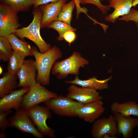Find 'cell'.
<instances>
[{
  "mask_svg": "<svg viewBox=\"0 0 138 138\" xmlns=\"http://www.w3.org/2000/svg\"><path fill=\"white\" fill-rule=\"evenodd\" d=\"M8 120L10 127L15 128L22 132L31 134L37 138L44 137L29 117L25 110L20 108L16 110Z\"/></svg>",
  "mask_w": 138,
  "mask_h": 138,
  "instance_id": "cell-7",
  "label": "cell"
},
{
  "mask_svg": "<svg viewBox=\"0 0 138 138\" xmlns=\"http://www.w3.org/2000/svg\"><path fill=\"white\" fill-rule=\"evenodd\" d=\"M111 78L110 77L105 79L99 80L95 77H93L87 79L82 80L76 76L73 80H66L65 82L84 87L101 90L108 88V82Z\"/></svg>",
  "mask_w": 138,
  "mask_h": 138,
  "instance_id": "cell-17",
  "label": "cell"
},
{
  "mask_svg": "<svg viewBox=\"0 0 138 138\" xmlns=\"http://www.w3.org/2000/svg\"><path fill=\"white\" fill-rule=\"evenodd\" d=\"M57 96L36 82L29 87V91L23 96L20 108L27 110Z\"/></svg>",
  "mask_w": 138,
  "mask_h": 138,
  "instance_id": "cell-6",
  "label": "cell"
},
{
  "mask_svg": "<svg viewBox=\"0 0 138 138\" xmlns=\"http://www.w3.org/2000/svg\"><path fill=\"white\" fill-rule=\"evenodd\" d=\"M32 21L27 27L18 28L14 33L18 38L23 40L27 38L32 41L38 47L39 51L44 53L51 47L42 37L40 33L42 13L39 7L34 8L32 12Z\"/></svg>",
  "mask_w": 138,
  "mask_h": 138,
  "instance_id": "cell-2",
  "label": "cell"
},
{
  "mask_svg": "<svg viewBox=\"0 0 138 138\" xmlns=\"http://www.w3.org/2000/svg\"><path fill=\"white\" fill-rule=\"evenodd\" d=\"M29 89V87H24L14 90L1 98L0 111H5L12 109L16 110L20 108L23 97L28 92Z\"/></svg>",
  "mask_w": 138,
  "mask_h": 138,
  "instance_id": "cell-14",
  "label": "cell"
},
{
  "mask_svg": "<svg viewBox=\"0 0 138 138\" xmlns=\"http://www.w3.org/2000/svg\"><path fill=\"white\" fill-rule=\"evenodd\" d=\"M12 47L6 37L0 36V60L8 61L13 52Z\"/></svg>",
  "mask_w": 138,
  "mask_h": 138,
  "instance_id": "cell-25",
  "label": "cell"
},
{
  "mask_svg": "<svg viewBox=\"0 0 138 138\" xmlns=\"http://www.w3.org/2000/svg\"><path fill=\"white\" fill-rule=\"evenodd\" d=\"M75 6V4L73 0L68 3H66L63 7L57 20L70 25L73 11Z\"/></svg>",
  "mask_w": 138,
  "mask_h": 138,
  "instance_id": "cell-23",
  "label": "cell"
},
{
  "mask_svg": "<svg viewBox=\"0 0 138 138\" xmlns=\"http://www.w3.org/2000/svg\"><path fill=\"white\" fill-rule=\"evenodd\" d=\"M4 132H2L0 133V138H5L6 137V135L4 133Z\"/></svg>",
  "mask_w": 138,
  "mask_h": 138,
  "instance_id": "cell-33",
  "label": "cell"
},
{
  "mask_svg": "<svg viewBox=\"0 0 138 138\" xmlns=\"http://www.w3.org/2000/svg\"><path fill=\"white\" fill-rule=\"evenodd\" d=\"M104 0H100V1H104ZM108 0V1H109V0Z\"/></svg>",
  "mask_w": 138,
  "mask_h": 138,
  "instance_id": "cell-35",
  "label": "cell"
},
{
  "mask_svg": "<svg viewBox=\"0 0 138 138\" xmlns=\"http://www.w3.org/2000/svg\"><path fill=\"white\" fill-rule=\"evenodd\" d=\"M75 2L76 10V18H78L79 15L81 13H83L87 15L88 10L85 7H82L80 5L79 0H73Z\"/></svg>",
  "mask_w": 138,
  "mask_h": 138,
  "instance_id": "cell-30",
  "label": "cell"
},
{
  "mask_svg": "<svg viewBox=\"0 0 138 138\" xmlns=\"http://www.w3.org/2000/svg\"><path fill=\"white\" fill-rule=\"evenodd\" d=\"M25 57L13 51L8 61V72L17 75L22 65Z\"/></svg>",
  "mask_w": 138,
  "mask_h": 138,
  "instance_id": "cell-22",
  "label": "cell"
},
{
  "mask_svg": "<svg viewBox=\"0 0 138 138\" xmlns=\"http://www.w3.org/2000/svg\"><path fill=\"white\" fill-rule=\"evenodd\" d=\"M17 76L19 80L17 87L29 88L35 84L37 70L35 61L25 60Z\"/></svg>",
  "mask_w": 138,
  "mask_h": 138,
  "instance_id": "cell-12",
  "label": "cell"
},
{
  "mask_svg": "<svg viewBox=\"0 0 138 138\" xmlns=\"http://www.w3.org/2000/svg\"><path fill=\"white\" fill-rule=\"evenodd\" d=\"M1 3L18 13L28 11L33 6L35 0H0Z\"/></svg>",
  "mask_w": 138,
  "mask_h": 138,
  "instance_id": "cell-21",
  "label": "cell"
},
{
  "mask_svg": "<svg viewBox=\"0 0 138 138\" xmlns=\"http://www.w3.org/2000/svg\"><path fill=\"white\" fill-rule=\"evenodd\" d=\"M32 51L37 70L36 82L42 85L48 86L50 83V72L52 67L56 61L62 57V53L56 46L44 53L39 51L33 47H32Z\"/></svg>",
  "mask_w": 138,
  "mask_h": 138,
  "instance_id": "cell-1",
  "label": "cell"
},
{
  "mask_svg": "<svg viewBox=\"0 0 138 138\" xmlns=\"http://www.w3.org/2000/svg\"><path fill=\"white\" fill-rule=\"evenodd\" d=\"M68 91L67 97L83 104L102 100L103 99L97 90L79 87L75 85L72 84L69 86Z\"/></svg>",
  "mask_w": 138,
  "mask_h": 138,
  "instance_id": "cell-10",
  "label": "cell"
},
{
  "mask_svg": "<svg viewBox=\"0 0 138 138\" xmlns=\"http://www.w3.org/2000/svg\"><path fill=\"white\" fill-rule=\"evenodd\" d=\"M113 114L119 113L125 117L134 116L138 117V104L133 101L123 103L114 102L110 106Z\"/></svg>",
  "mask_w": 138,
  "mask_h": 138,
  "instance_id": "cell-18",
  "label": "cell"
},
{
  "mask_svg": "<svg viewBox=\"0 0 138 138\" xmlns=\"http://www.w3.org/2000/svg\"><path fill=\"white\" fill-rule=\"evenodd\" d=\"M17 75L7 72L0 79V97L1 98L11 93L16 87L18 82Z\"/></svg>",
  "mask_w": 138,
  "mask_h": 138,
  "instance_id": "cell-20",
  "label": "cell"
},
{
  "mask_svg": "<svg viewBox=\"0 0 138 138\" xmlns=\"http://www.w3.org/2000/svg\"><path fill=\"white\" fill-rule=\"evenodd\" d=\"M105 109L102 100L82 104L77 111V116L89 123H93L104 113Z\"/></svg>",
  "mask_w": 138,
  "mask_h": 138,
  "instance_id": "cell-11",
  "label": "cell"
},
{
  "mask_svg": "<svg viewBox=\"0 0 138 138\" xmlns=\"http://www.w3.org/2000/svg\"><path fill=\"white\" fill-rule=\"evenodd\" d=\"M118 19L125 22L133 21L136 23H138V11L131 8L128 14L119 17Z\"/></svg>",
  "mask_w": 138,
  "mask_h": 138,
  "instance_id": "cell-28",
  "label": "cell"
},
{
  "mask_svg": "<svg viewBox=\"0 0 138 138\" xmlns=\"http://www.w3.org/2000/svg\"><path fill=\"white\" fill-rule=\"evenodd\" d=\"M13 51L26 57L33 56L32 47L27 42L20 39L14 33L6 37Z\"/></svg>",
  "mask_w": 138,
  "mask_h": 138,
  "instance_id": "cell-19",
  "label": "cell"
},
{
  "mask_svg": "<svg viewBox=\"0 0 138 138\" xmlns=\"http://www.w3.org/2000/svg\"><path fill=\"white\" fill-rule=\"evenodd\" d=\"M91 133L94 138L106 136L114 137L118 133L117 124L113 115L98 119L93 123Z\"/></svg>",
  "mask_w": 138,
  "mask_h": 138,
  "instance_id": "cell-9",
  "label": "cell"
},
{
  "mask_svg": "<svg viewBox=\"0 0 138 138\" xmlns=\"http://www.w3.org/2000/svg\"><path fill=\"white\" fill-rule=\"evenodd\" d=\"M12 112L11 110L5 111H0V129L1 131L4 132L8 127H10L9 122L7 117Z\"/></svg>",
  "mask_w": 138,
  "mask_h": 138,
  "instance_id": "cell-27",
  "label": "cell"
},
{
  "mask_svg": "<svg viewBox=\"0 0 138 138\" xmlns=\"http://www.w3.org/2000/svg\"><path fill=\"white\" fill-rule=\"evenodd\" d=\"M137 4H138V0H134L132 3V6L135 7Z\"/></svg>",
  "mask_w": 138,
  "mask_h": 138,
  "instance_id": "cell-32",
  "label": "cell"
},
{
  "mask_svg": "<svg viewBox=\"0 0 138 138\" xmlns=\"http://www.w3.org/2000/svg\"><path fill=\"white\" fill-rule=\"evenodd\" d=\"M67 0H59L54 2L40 6L39 8L42 15L41 28L47 27L53 22L57 20L59 15Z\"/></svg>",
  "mask_w": 138,
  "mask_h": 138,
  "instance_id": "cell-13",
  "label": "cell"
},
{
  "mask_svg": "<svg viewBox=\"0 0 138 138\" xmlns=\"http://www.w3.org/2000/svg\"><path fill=\"white\" fill-rule=\"evenodd\" d=\"M47 27L52 29L58 32L59 36L57 39L59 41L64 40L63 35L67 31L73 30L75 31L76 30L75 28L72 27L70 25L57 20L53 22Z\"/></svg>",
  "mask_w": 138,
  "mask_h": 138,
  "instance_id": "cell-24",
  "label": "cell"
},
{
  "mask_svg": "<svg viewBox=\"0 0 138 138\" xmlns=\"http://www.w3.org/2000/svg\"><path fill=\"white\" fill-rule=\"evenodd\" d=\"M17 13L8 6L0 4V36L6 37L18 29L20 25Z\"/></svg>",
  "mask_w": 138,
  "mask_h": 138,
  "instance_id": "cell-8",
  "label": "cell"
},
{
  "mask_svg": "<svg viewBox=\"0 0 138 138\" xmlns=\"http://www.w3.org/2000/svg\"><path fill=\"white\" fill-rule=\"evenodd\" d=\"M134 0H109V5L114 10L105 18L106 21L114 23L120 17L127 14L131 10Z\"/></svg>",
  "mask_w": 138,
  "mask_h": 138,
  "instance_id": "cell-15",
  "label": "cell"
},
{
  "mask_svg": "<svg viewBox=\"0 0 138 138\" xmlns=\"http://www.w3.org/2000/svg\"><path fill=\"white\" fill-rule=\"evenodd\" d=\"M27 115L43 136L55 138L54 130L48 126L47 120L52 117L50 110L46 106L38 105L26 110Z\"/></svg>",
  "mask_w": 138,
  "mask_h": 138,
  "instance_id": "cell-4",
  "label": "cell"
},
{
  "mask_svg": "<svg viewBox=\"0 0 138 138\" xmlns=\"http://www.w3.org/2000/svg\"><path fill=\"white\" fill-rule=\"evenodd\" d=\"M80 4H90L97 6L103 14H106L110 9L109 5H104L101 2L100 0H79Z\"/></svg>",
  "mask_w": 138,
  "mask_h": 138,
  "instance_id": "cell-26",
  "label": "cell"
},
{
  "mask_svg": "<svg viewBox=\"0 0 138 138\" xmlns=\"http://www.w3.org/2000/svg\"><path fill=\"white\" fill-rule=\"evenodd\" d=\"M116 122L118 133L123 138H130L132 135L133 129L138 126V118L123 116L119 113L114 114Z\"/></svg>",
  "mask_w": 138,
  "mask_h": 138,
  "instance_id": "cell-16",
  "label": "cell"
},
{
  "mask_svg": "<svg viewBox=\"0 0 138 138\" xmlns=\"http://www.w3.org/2000/svg\"><path fill=\"white\" fill-rule=\"evenodd\" d=\"M88 63L79 53L74 51L68 58L60 61H56L51 71L52 74L58 79L64 78L69 74L77 76L80 68L87 65Z\"/></svg>",
  "mask_w": 138,
  "mask_h": 138,
  "instance_id": "cell-3",
  "label": "cell"
},
{
  "mask_svg": "<svg viewBox=\"0 0 138 138\" xmlns=\"http://www.w3.org/2000/svg\"><path fill=\"white\" fill-rule=\"evenodd\" d=\"M75 31L73 30H69L66 32L63 35V39L68 43L69 45H70L76 39L77 35Z\"/></svg>",
  "mask_w": 138,
  "mask_h": 138,
  "instance_id": "cell-29",
  "label": "cell"
},
{
  "mask_svg": "<svg viewBox=\"0 0 138 138\" xmlns=\"http://www.w3.org/2000/svg\"><path fill=\"white\" fill-rule=\"evenodd\" d=\"M45 106L55 114L66 117L77 116V111L83 104L67 96H57L44 102Z\"/></svg>",
  "mask_w": 138,
  "mask_h": 138,
  "instance_id": "cell-5",
  "label": "cell"
},
{
  "mask_svg": "<svg viewBox=\"0 0 138 138\" xmlns=\"http://www.w3.org/2000/svg\"><path fill=\"white\" fill-rule=\"evenodd\" d=\"M59 0H35L33 7L34 8L38 7L40 5L55 2Z\"/></svg>",
  "mask_w": 138,
  "mask_h": 138,
  "instance_id": "cell-31",
  "label": "cell"
},
{
  "mask_svg": "<svg viewBox=\"0 0 138 138\" xmlns=\"http://www.w3.org/2000/svg\"><path fill=\"white\" fill-rule=\"evenodd\" d=\"M136 24L137 27V28L138 29V23H136Z\"/></svg>",
  "mask_w": 138,
  "mask_h": 138,
  "instance_id": "cell-34",
  "label": "cell"
}]
</instances>
